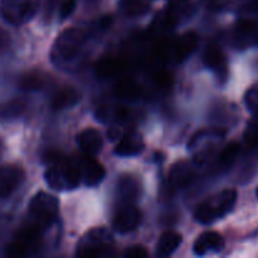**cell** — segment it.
<instances>
[{"label":"cell","mask_w":258,"mask_h":258,"mask_svg":"<svg viewBox=\"0 0 258 258\" xmlns=\"http://www.w3.org/2000/svg\"><path fill=\"white\" fill-rule=\"evenodd\" d=\"M143 221V213L133 203L123 204L113 217L112 226L118 233H130L140 226Z\"/></svg>","instance_id":"cell-9"},{"label":"cell","mask_w":258,"mask_h":258,"mask_svg":"<svg viewBox=\"0 0 258 258\" xmlns=\"http://www.w3.org/2000/svg\"><path fill=\"white\" fill-rule=\"evenodd\" d=\"M158 55L164 59H173L180 63L185 60L198 47V35L194 32H186L170 43L159 45Z\"/></svg>","instance_id":"cell-8"},{"label":"cell","mask_w":258,"mask_h":258,"mask_svg":"<svg viewBox=\"0 0 258 258\" xmlns=\"http://www.w3.org/2000/svg\"><path fill=\"white\" fill-rule=\"evenodd\" d=\"M244 138H246V141L248 145H258V110L254 111L253 117L248 122L247 130L244 133Z\"/></svg>","instance_id":"cell-27"},{"label":"cell","mask_w":258,"mask_h":258,"mask_svg":"<svg viewBox=\"0 0 258 258\" xmlns=\"http://www.w3.org/2000/svg\"><path fill=\"white\" fill-rule=\"evenodd\" d=\"M81 170L82 183L87 186H96L105 179L106 170L101 163L92 158L91 155H86L85 158L78 160Z\"/></svg>","instance_id":"cell-11"},{"label":"cell","mask_w":258,"mask_h":258,"mask_svg":"<svg viewBox=\"0 0 258 258\" xmlns=\"http://www.w3.org/2000/svg\"><path fill=\"white\" fill-rule=\"evenodd\" d=\"M224 247V238L218 232H204L194 242L193 251L197 256H204L208 252H218Z\"/></svg>","instance_id":"cell-13"},{"label":"cell","mask_w":258,"mask_h":258,"mask_svg":"<svg viewBox=\"0 0 258 258\" xmlns=\"http://www.w3.org/2000/svg\"><path fill=\"white\" fill-rule=\"evenodd\" d=\"M118 197L123 204L133 203L139 194V183L133 176H122L118 183Z\"/></svg>","instance_id":"cell-21"},{"label":"cell","mask_w":258,"mask_h":258,"mask_svg":"<svg viewBox=\"0 0 258 258\" xmlns=\"http://www.w3.org/2000/svg\"><path fill=\"white\" fill-rule=\"evenodd\" d=\"M144 150V140L140 134L128 133L121 136L115 153L118 156H135Z\"/></svg>","instance_id":"cell-16"},{"label":"cell","mask_w":258,"mask_h":258,"mask_svg":"<svg viewBox=\"0 0 258 258\" xmlns=\"http://www.w3.org/2000/svg\"><path fill=\"white\" fill-rule=\"evenodd\" d=\"M78 101H80V93L77 92V90L73 87H64L53 95L50 106L53 110L60 111L73 107Z\"/></svg>","instance_id":"cell-19"},{"label":"cell","mask_w":258,"mask_h":258,"mask_svg":"<svg viewBox=\"0 0 258 258\" xmlns=\"http://www.w3.org/2000/svg\"><path fill=\"white\" fill-rule=\"evenodd\" d=\"M121 9L127 15H141L148 12L149 0H121Z\"/></svg>","instance_id":"cell-25"},{"label":"cell","mask_w":258,"mask_h":258,"mask_svg":"<svg viewBox=\"0 0 258 258\" xmlns=\"http://www.w3.org/2000/svg\"><path fill=\"white\" fill-rule=\"evenodd\" d=\"M42 247V233L39 226H29L22 228L15 234L14 241L5 247L8 257L19 258L32 256Z\"/></svg>","instance_id":"cell-5"},{"label":"cell","mask_w":258,"mask_h":258,"mask_svg":"<svg viewBox=\"0 0 258 258\" xmlns=\"http://www.w3.org/2000/svg\"><path fill=\"white\" fill-rule=\"evenodd\" d=\"M112 251V236L105 228L91 229L77 246V254L81 257H106Z\"/></svg>","instance_id":"cell-4"},{"label":"cell","mask_w":258,"mask_h":258,"mask_svg":"<svg viewBox=\"0 0 258 258\" xmlns=\"http://www.w3.org/2000/svg\"><path fill=\"white\" fill-rule=\"evenodd\" d=\"M203 62L209 70L216 73L219 80L226 81L228 76V60L218 45H211L207 48L203 54Z\"/></svg>","instance_id":"cell-12"},{"label":"cell","mask_w":258,"mask_h":258,"mask_svg":"<svg viewBox=\"0 0 258 258\" xmlns=\"http://www.w3.org/2000/svg\"><path fill=\"white\" fill-rule=\"evenodd\" d=\"M196 176L194 168L188 161H179L173 165L169 173V183L174 188H183L188 185Z\"/></svg>","instance_id":"cell-17"},{"label":"cell","mask_w":258,"mask_h":258,"mask_svg":"<svg viewBox=\"0 0 258 258\" xmlns=\"http://www.w3.org/2000/svg\"><path fill=\"white\" fill-rule=\"evenodd\" d=\"M25 110V102L22 100H12L0 106V116L5 118L17 117Z\"/></svg>","instance_id":"cell-26"},{"label":"cell","mask_w":258,"mask_h":258,"mask_svg":"<svg viewBox=\"0 0 258 258\" xmlns=\"http://www.w3.org/2000/svg\"><path fill=\"white\" fill-rule=\"evenodd\" d=\"M19 85L24 91H38L44 86V77L38 72L25 73L20 78Z\"/></svg>","instance_id":"cell-24"},{"label":"cell","mask_w":258,"mask_h":258,"mask_svg":"<svg viewBox=\"0 0 258 258\" xmlns=\"http://www.w3.org/2000/svg\"><path fill=\"white\" fill-rule=\"evenodd\" d=\"M257 197H258V188H257Z\"/></svg>","instance_id":"cell-33"},{"label":"cell","mask_w":258,"mask_h":258,"mask_svg":"<svg viewBox=\"0 0 258 258\" xmlns=\"http://www.w3.org/2000/svg\"><path fill=\"white\" fill-rule=\"evenodd\" d=\"M29 214L33 217L38 226H49L57 219L59 213V202L52 194L39 191L29 202Z\"/></svg>","instance_id":"cell-6"},{"label":"cell","mask_w":258,"mask_h":258,"mask_svg":"<svg viewBox=\"0 0 258 258\" xmlns=\"http://www.w3.org/2000/svg\"><path fill=\"white\" fill-rule=\"evenodd\" d=\"M123 256L126 258H145L148 257V251L141 246H133L126 249Z\"/></svg>","instance_id":"cell-31"},{"label":"cell","mask_w":258,"mask_h":258,"mask_svg":"<svg viewBox=\"0 0 258 258\" xmlns=\"http://www.w3.org/2000/svg\"><path fill=\"white\" fill-rule=\"evenodd\" d=\"M0 151H2V143H0Z\"/></svg>","instance_id":"cell-32"},{"label":"cell","mask_w":258,"mask_h":258,"mask_svg":"<svg viewBox=\"0 0 258 258\" xmlns=\"http://www.w3.org/2000/svg\"><path fill=\"white\" fill-rule=\"evenodd\" d=\"M77 143L86 155H96L102 150L103 139L98 130L92 127L85 128L77 136Z\"/></svg>","instance_id":"cell-14"},{"label":"cell","mask_w":258,"mask_h":258,"mask_svg":"<svg viewBox=\"0 0 258 258\" xmlns=\"http://www.w3.org/2000/svg\"><path fill=\"white\" fill-rule=\"evenodd\" d=\"M181 243V236L174 231H166L160 236L158 242L159 256H170Z\"/></svg>","instance_id":"cell-20"},{"label":"cell","mask_w":258,"mask_h":258,"mask_svg":"<svg viewBox=\"0 0 258 258\" xmlns=\"http://www.w3.org/2000/svg\"><path fill=\"white\" fill-rule=\"evenodd\" d=\"M126 63L116 57H106L98 60L95 66V73L100 78H112L125 71Z\"/></svg>","instance_id":"cell-18"},{"label":"cell","mask_w":258,"mask_h":258,"mask_svg":"<svg viewBox=\"0 0 258 258\" xmlns=\"http://www.w3.org/2000/svg\"><path fill=\"white\" fill-rule=\"evenodd\" d=\"M25 173L17 165L0 166V198L12 196L24 181Z\"/></svg>","instance_id":"cell-10"},{"label":"cell","mask_w":258,"mask_h":258,"mask_svg":"<svg viewBox=\"0 0 258 258\" xmlns=\"http://www.w3.org/2000/svg\"><path fill=\"white\" fill-rule=\"evenodd\" d=\"M76 7H77V3L76 0H64L60 5L59 9V17L62 20H66L67 18H70L71 15L73 14V12L76 10Z\"/></svg>","instance_id":"cell-30"},{"label":"cell","mask_w":258,"mask_h":258,"mask_svg":"<svg viewBox=\"0 0 258 258\" xmlns=\"http://www.w3.org/2000/svg\"><path fill=\"white\" fill-rule=\"evenodd\" d=\"M38 8V0H2L0 14L9 24L23 25L34 18Z\"/></svg>","instance_id":"cell-7"},{"label":"cell","mask_w":258,"mask_h":258,"mask_svg":"<svg viewBox=\"0 0 258 258\" xmlns=\"http://www.w3.org/2000/svg\"><path fill=\"white\" fill-rule=\"evenodd\" d=\"M85 42V33L78 28H68L63 30L54 40L50 49V60L53 64L62 67L72 62L80 54Z\"/></svg>","instance_id":"cell-2"},{"label":"cell","mask_w":258,"mask_h":258,"mask_svg":"<svg viewBox=\"0 0 258 258\" xmlns=\"http://www.w3.org/2000/svg\"><path fill=\"white\" fill-rule=\"evenodd\" d=\"M48 186L58 191L72 190L82 181L78 160H62L50 165L44 174Z\"/></svg>","instance_id":"cell-3"},{"label":"cell","mask_w":258,"mask_h":258,"mask_svg":"<svg viewBox=\"0 0 258 258\" xmlns=\"http://www.w3.org/2000/svg\"><path fill=\"white\" fill-rule=\"evenodd\" d=\"M237 198H238V193L236 189H224L217 193L216 196H212L211 198L202 202L196 209L194 217L202 224L213 223L223 218L233 209Z\"/></svg>","instance_id":"cell-1"},{"label":"cell","mask_w":258,"mask_h":258,"mask_svg":"<svg viewBox=\"0 0 258 258\" xmlns=\"http://www.w3.org/2000/svg\"><path fill=\"white\" fill-rule=\"evenodd\" d=\"M257 7H258V4H257Z\"/></svg>","instance_id":"cell-34"},{"label":"cell","mask_w":258,"mask_h":258,"mask_svg":"<svg viewBox=\"0 0 258 258\" xmlns=\"http://www.w3.org/2000/svg\"><path fill=\"white\" fill-rule=\"evenodd\" d=\"M239 151H241V146H239L238 143L232 141V143L227 144L222 149L221 154H219V164L223 168H231L234 164V161L237 160V158H238Z\"/></svg>","instance_id":"cell-23"},{"label":"cell","mask_w":258,"mask_h":258,"mask_svg":"<svg viewBox=\"0 0 258 258\" xmlns=\"http://www.w3.org/2000/svg\"><path fill=\"white\" fill-rule=\"evenodd\" d=\"M236 42L239 45H248L256 43L258 38V22L251 18H243L236 25Z\"/></svg>","instance_id":"cell-15"},{"label":"cell","mask_w":258,"mask_h":258,"mask_svg":"<svg viewBox=\"0 0 258 258\" xmlns=\"http://www.w3.org/2000/svg\"><path fill=\"white\" fill-rule=\"evenodd\" d=\"M244 103H246L247 110L251 111L252 113L258 110V82L247 90L244 95Z\"/></svg>","instance_id":"cell-28"},{"label":"cell","mask_w":258,"mask_h":258,"mask_svg":"<svg viewBox=\"0 0 258 258\" xmlns=\"http://www.w3.org/2000/svg\"><path fill=\"white\" fill-rule=\"evenodd\" d=\"M115 95L118 96L120 98L123 100H138L140 98L143 90H141L140 86L135 82V81L131 80H121L116 83L115 86Z\"/></svg>","instance_id":"cell-22"},{"label":"cell","mask_w":258,"mask_h":258,"mask_svg":"<svg viewBox=\"0 0 258 258\" xmlns=\"http://www.w3.org/2000/svg\"><path fill=\"white\" fill-rule=\"evenodd\" d=\"M153 81L156 87L161 88V90H166V88H170L171 83H173V76L169 71L160 70L153 76Z\"/></svg>","instance_id":"cell-29"}]
</instances>
